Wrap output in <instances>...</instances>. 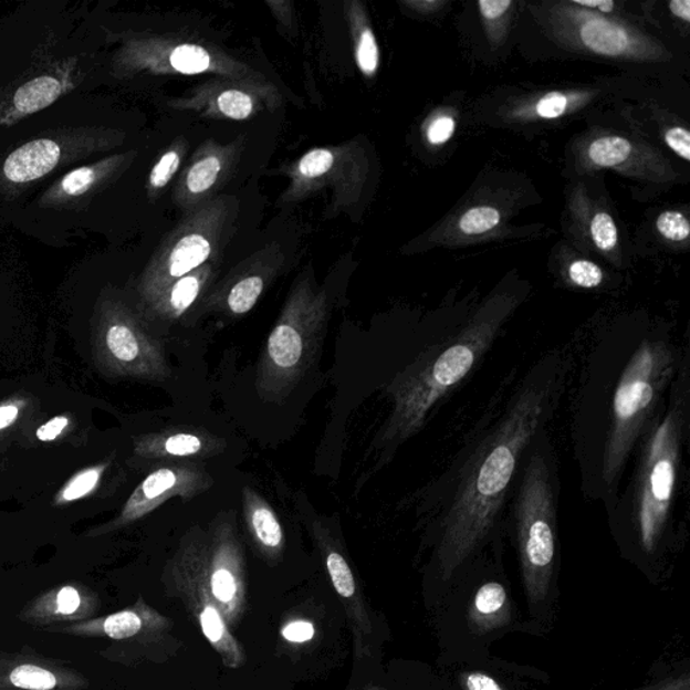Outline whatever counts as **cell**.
<instances>
[{
    "label": "cell",
    "instance_id": "cell-1",
    "mask_svg": "<svg viewBox=\"0 0 690 690\" xmlns=\"http://www.w3.org/2000/svg\"><path fill=\"white\" fill-rule=\"evenodd\" d=\"M569 362L542 357L496 422L464 449V458L439 480L435 503L437 571L449 582L474 554L499 539L523 456L550 427L565 386Z\"/></svg>",
    "mask_w": 690,
    "mask_h": 690
},
{
    "label": "cell",
    "instance_id": "cell-2",
    "mask_svg": "<svg viewBox=\"0 0 690 690\" xmlns=\"http://www.w3.org/2000/svg\"><path fill=\"white\" fill-rule=\"evenodd\" d=\"M513 307L509 300L491 302L451 341L425 353L387 387L393 411L374 441L378 452L375 470L390 463L398 448L424 428L435 406L472 373Z\"/></svg>",
    "mask_w": 690,
    "mask_h": 690
},
{
    "label": "cell",
    "instance_id": "cell-3",
    "mask_svg": "<svg viewBox=\"0 0 690 690\" xmlns=\"http://www.w3.org/2000/svg\"><path fill=\"white\" fill-rule=\"evenodd\" d=\"M689 374L687 351L671 381L669 402L661 406L639 441L631 484L609 513L611 518H625L637 545L650 556L658 552L669 533L679 491L683 448L689 436Z\"/></svg>",
    "mask_w": 690,
    "mask_h": 690
},
{
    "label": "cell",
    "instance_id": "cell-4",
    "mask_svg": "<svg viewBox=\"0 0 690 690\" xmlns=\"http://www.w3.org/2000/svg\"><path fill=\"white\" fill-rule=\"evenodd\" d=\"M680 363L673 343L658 335L644 338L628 357L615 386L603 448L600 480L609 513L619 501L628 460L661 409L663 394L676 378Z\"/></svg>",
    "mask_w": 690,
    "mask_h": 690
},
{
    "label": "cell",
    "instance_id": "cell-5",
    "mask_svg": "<svg viewBox=\"0 0 690 690\" xmlns=\"http://www.w3.org/2000/svg\"><path fill=\"white\" fill-rule=\"evenodd\" d=\"M560 474L547 428L535 437L510 498L509 522L520 554L523 585L533 604L546 599L557 557Z\"/></svg>",
    "mask_w": 690,
    "mask_h": 690
},
{
    "label": "cell",
    "instance_id": "cell-6",
    "mask_svg": "<svg viewBox=\"0 0 690 690\" xmlns=\"http://www.w3.org/2000/svg\"><path fill=\"white\" fill-rule=\"evenodd\" d=\"M325 338L324 314L294 306L275 324L259 357L255 388L266 402H280L311 373Z\"/></svg>",
    "mask_w": 690,
    "mask_h": 690
},
{
    "label": "cell",
    "instance_id": "cell-7",
    "mask_svg": "<svg viewBox=\"0 0 690 690\" xmlns=\"http://www.w3.org/2000/svg\"><path fill=\"white\" fill-rule=\"evenodd\" d=\"M164 582L166 593L182 602L224 667L243 668L248 655L226 624L209 587L201 529L185 535L175 556L166 565Z\"/></svg>",
    "mask_w": 690,
    "mask_h": 690
},
{
    "label": "cell",
    "instance_id": "cell-8",
    "mask_svg": "<svg viewBox=\"0 0 690 690\" xmlns=\"http://www.w3.org/2000/svg\"><path fill=\"white\" fill-rule=\"evenodd\" d=\"M96 363L114 377L164 384L171 378L165 347L156 335L125 307L106 302L94 330Z\"/></svg>",
    "mask_w": 690,
    "mask_h": 690
},
{
    "label": "cell",
    "instance_id": "cell-9",
    "mask_svg": "<svg viewBox=\"0 0 690 690\" xmlns=\"http://www.w3.org/2000/svg\"><path fill=\"white\" fill-rule=\"evenodd\" d=\"M202 542L213 600L228 627L237 628L248 611V573L236 518H216L207 532L202 530Z\"/></svg>",
    "mask_w": 690,
    "mask_h": 690
},
{
    "label": "cell",
    "instance_id": "cell-10",
    "mask_svg": "<svg viewBox=\"0 0 690 690\" xmlns=\"http://www.w3.org/2000/svg\"><path fill=\"white\" fill-rule=\"evenodd\" d=\"M213 483L206 468L194 461H172L159 467L138 485L121 515L104 532L132 525L170 499L190 501L211 490Z\"/></svg>",
    "mask_w": 690,
    "mask_h": 690
},
{
    "label": "cell",
    "instance_id": "cell-11",
    "mask_svg": "<svg viewBox=\"0 0 690 690\" xmlns=\"http://www.w3.org/2000/svg\"><path fill=\"white\" fill-rule=\"evenodd\" d=\"M312 532L320 553H322L332 585H334L337 596L341 597L344 611L347 614L351 632L354 637L355 656L359 659L372 657L369 639L373 637L374 627L365 595H363L359 583L356 581L355 573L345 558L341 546L322 522L312 523Z\"/></svg>",
    "mask_w": 690,
    "mask_h": 690
},
{
    "label": "cell",
    "instance_id": "cell-12",
    "mask_svg": "<svg viewBox=\"0 0 690 690\" xmlns=\"http://www.w3.org/2000/svg\"><path fill=\"white\" fill-rule=\"evenodd\" d=\"M172 628V621L158 613L144 597L122 611L79 621V624L54 626L45 631L65 634L77 638H103L115 642L147 644L164 637Z\"/></svg>",
    "mask_w": 690,
    "mask_h": 690
},
{
    "label": "cell",
    "instance_id": "cell-13",
    "mask_svg": "<svg viewBox=\"0 0 690 690\" xmlns=\"http://www.w3.org/2000/svg\"><path fill=\"white\" fill-rule=\"evenodd\" d=\"M90 681L79 670L34 652L0 655V690H85Z\"/></svg>",
    "mask_w": 690,
    "mask_h": 690
},
{
    "label": "cell",
    "instance_id": "cell-14",
    "mask_svg": "<svg viewBox=\"0 0 690 690\" xmlns=\"http://www.w3.org/2000/svg\"><path fill=\"white\" fill-rule=\"evenodd\" d=\"M102 599L82 584H64L46 590L21 609L23 624L46 630L49 627L79 624L101 613Z\"/></svg>",
    "mask_w": 690,
    "mask_h": 690
},
{
    "label": "cell",
    "instance_id": "cell-15",
    "mask_svg": "<svg viewBox=\"0 0 690 690\" xmlns=\"http://www.w3.org/2000/svg\"><path fill=\"white\" fill-rule=\"evenodd\" d=\"M223 437L199 427H172L140 437L138 456L149 460L212 459L226 451Z\"/></svg>",
    "mask_w": 690,
    "mask_h": 690
},
{
    "label": "cell",
    "instance_id": "cell-16",
    "mask_svg": "<svg viewBox=\"0 0 690 690\" xmlns=\"http://www.w3.org/2000/svg\"><path fill=\"white\" fill-rule=\"evenodd\" d=\"M242 495L243 515L252 544L269 564H279L285 552V533L279 516L266 499L250 487H244Z\"/></svg>",
    "mask_w": 690,
    "mask_h": 690
},
{
    "label": "cell",
    "instance_id": "cell-17",
    "mask_svg": "<svg viewBox=\"0 0 690 690\" xmlns=\"http://www.w3.org/2000/svg\"><path fill=\"white\" fill-rule=\"evenodd\" d=\"M63 159V149L53 139H35L18 147L3 164V176L12 184H29L52 172Z\"/></svg>",
    "mask_w": 690,
    "mask_h": 690
},
{
    "label": "cell",
    "instance_id": "cell-18",
    "mask_svg": "<svg viewBox=\"0 0 690 690\" xmlns=\"http://www.w3.org/2000/svg\"><path fill=\"white\" fill-rule=\"evenodd\" d=\"M577 33L583 45L596 54L620 58L636 55L639 52L636 36L621 24L603 20L600 17H583Z\"/></svg>",
    "mask_w": 690,
    "mask_h": 690
},
{
    "label": "cell",
    "instance_id": "cell-19",
    "mask_svg": "<svg viewBox=\"0 0 690 690\" xmlns=\"http://www.w3.org/2000/svg\"><path fill=\"white\" fill-rule=\"evenodd\" d=\"M511 606L506 587L499 582L480 585L468 608V624L477 634H487L508 626Z\"/></svg>",
    "mask_w": 690,
    "mask_h": 690
},
{
    "label": "cell",
    "instance_id": "cell-20",
    "mask_svg": "<svg viewBox=\"0 0 690 690\" xmlns=\"http://www.w3.org/2000/svg\"><path fill=\"white\" fill-rule=\"evenodd\" d=\"M64 92H66V85L63 79L40 76L30 80L12 96L9 109L2 118L4 125H10L12 122L51 106Z\"/></svg>",
    "mask_w": 690,
    "mask_h": 690
},
{
    "label": "cell",
    "instance_id": "cell-21",
    "mask_svg": "<svg viewBox=\"0 0 690 690\" xmlns=\"http://www.w3.org/2000/svg\"><path fill=\"white\" fill-rule=\"evenodd\" d=\"M104 166L106 164L83 166V168L67 172L43 196L42 205H63L65 201L85 196L101 180L104 175Z\"/></svg>",
    "mask_w": 690,
    "mask_h": 690
},
{
    "label": "cell",
    "instance_id": "cell-22",
    "mask_svg": "<svg viewBox=\"0 0 690 690\" xmlns=\"http://www.w3.org/2000/svg\"><path fill=\"white\" fill-rule=\"evenodd\" d=\"M211 254V244L200 236L185 237L178 242L170 255L169 274L181 279L189 271L199 268Z\"/></svg>",
    "mask_w": 690,
    "mask_h": 690
},
{
    "label": "cell",
    "instance_id": "cell-23",
    "mask_svg": "<svg viewBox=\"0 0 690 690\" xmlns=\"http://www.w3.org/2000/svg\"><path fill=\"white\" fill-rule=\"evenodd\" d=\"M632 146L630 142L620 137H606L594 142L589 146L588 157L590 163L600 168H614L626 163L630 157Z\"/></svg>",
    "mask_w": 690,
    "mask_h": 690
},
{
    "label": "cell",
    "instance_id": "cell-24",
    "mask_svg": "<svg viewBox=\"0 0 690 690\" xmlns=\"http://www.w3.org/2000/svg\"><path fill=\"white\" fill-rule=\"evenodd\" d=\"M264 283L261 276H248L239 281L236 286L228 293L227 306L233 316H242L249 313L255 306L257 301L261 297Z\"/></svg>",
    "mask_w": 690,
    "mask_h": 690
},
{
    "label": "cell",
    "instance_id": "cell-25",
    "mask_svg": "<svg viewBox=\"0 0 690 690\" xmlns=\"http://www.w3.org/2000/svg\"><path fill=\"white\" fill-rule=\"evenodd\" d=\"M200 288V281L196 276H184L177 281L171 288L168 301H166V316L180 318L199 297Z\"/></svg>",
    "mask_w": 690,
    "mask_h": 690
},
{
    "label": "cell",
    "instance_id": "cell-26",
    "mask_svg": "<svg viewBox=\"0 0 690 690\" xmlns=\"http://www.w3.org/2000/svg\"><path fill=\"white\" fill-rule=\"evenodd\" d=\"M170 64L175 70L187 75H195L208 70L211 64L206 49L196 45L178 46L170 55Z\"/></svg>",
    "mask_w": 690,
    "mask_h": 690
},
{
    "label": "cell",
    "instance_id": "cell-27",
    "mask_svg": "<svg viewBox=\"0 0 690 690\" xmlns=\"http://www.w3.org/2000/svg\"><path fill=\"white\" fill-rule=\"evenodd\" d=\"M501 223V213L496 208L477 207L467 211L459 221L460 231L466 236H480Z\"/></svg>",
    "mask_w": 690,
    "mask_h": 690
},
{
    "label": "cell",
    "instance_id": "cell-28",
    "mask_svg": "<svg viewBox=\"0 0 690 690\" xmlns=\"http://www.w3.org/2000/svg\"><path fill=\"white\" fill-rule=\"evenodd\" d=\"M218 158L209 157L197 163L188 175V188L192 194H202L211 188L220 171Z\"/></svg>",
    "mask_w": 690,
    "mask_h": 690
},
{
    "label": "cell",
    "instance_id": "cell-29",
    "mask_svg": "<svg viewBox=\"0 0 690 690\" xmlns=\"http://www.w3.org/2000/svg\"><path fill=\"white\" fill-rule=\"evenodd\" d=\"M590 236L603 251H611L618 245V228L608 213H597L590 221Z\"/></svg>",
    "mask_w": 690,
    "mask_h": 690
},
{
    "label": "cell",
    "instance_id": "cell-30",
    "mask_svg": "<svg viewBox=\"0 0 690 690\" xmlns=\"http://www.w3.org/2000/svg\"><path fill=\"white\" fill-rule=\"evenodd\" d=\"M658 232L671 242H682L690 233V224L686 216L677 211H668L658 216Z\"/></svg>",
    "mask_w": 690,
    "mask_h": 690
},
{
    "label": "cell",
    "instance_id": "cell-31",
    "mask_svg": "<svg viewBox=\"0 0 690 690\" xmlns=\"http://www.w3.org/2000/svg\"><path fill=\"white\" fill-rule=\"evenodd\" d=\"M221 113L228 118L243 121L252 113V101L249 95L239 91H226L218 98Z\"/></svg>",
    "mask_w": 690,
    "mask_h": 690
},
{
    "label": "cell",
    "instance_id": "cell-32",
    "mask_svg": "<svg viewBox=\"0 0 690 690\" xmlns=\"http://www.w3.org/2000/svg\"><path fill=\"white\" fill-rule=\"evenodd\" d=\"M103 468H92V470L79 473L70 484L65 487L61 492V501L72 502L77 499L88 495L91 491L95 490V487L101 480Z\"/></svg>",
    "mask_w": 690,
    "mask_h": 690
},
{
    "label": "cell",
    "instance_id": "cell-33",
    "mask_svg": "<svg viewBox=\"0 0 690 690\" xmlns=\"http://www.w3.org/2000/svg\"><path fill=\"white\" fill-rule=\"evenodd\" d=\"M568 274L572 283L583 289L600 286L604 280L603 270L596 263L585 261V259H578V261L573 262Z\"/></svg>",
    "mask_w": 690,
    "mask_h": 690
},
{
    "label": "cell",
    "instance_id": "cell-34",
    "mask_svg": "<svg viewBox=\"0 0 690 690\" xmlns=\"http://www.w3.org/2000/svg\"><path fill=\"white\" fill-rule=\"evenodd\" d=\"M357 63L366 75H373L379 64V51L377 41L372 30H366L362 34L359 46H357Z\"/></svg>",
    "mask_w": 690,
    "mask_h": 690
},
{
    "label": "cell",
    "instance_id": "cell-35",
    "mask_svg": "<svg viewBox=\"0 0 690 690\" xmlns=\"http://www.w3.org/2000/svg\"><path fill=\"white\" fill-rule=\"evenodd\" d=\"M334 165V156L332 153L324 149L313 150L306 154L300 163V171L305 177H318L328 171Z\"/></svg>",
    "mask_w": 690,
    "mask_h": 690
},
{
    "label": "cell",
    "instance_id": "cell-36",
    "mask_svg": "<svg viewBox=\"0 0 690 690\" xmlns=\"http://www.w3.org/2000/svg\"><path fill=\"white\" fill-rule=\"evenodd\" d=\"M281 636L286 642L306 644L316 636V627L306 619H293L281 628Z\"/></svg>",
    "mask_w": 690,
    "mask_h": 690
},
{
    "label": "cell",
    "instance_id": "cell-37",
    "mask_svg": "<svg viewBox=\"0 0 690 690\" xmlns=\"http://www.w3.org/2000/svg\"><path fill=\"white\" fill-rule=\"evenodd\" d=\"M569 98L564 94H560V92H552V94L546 95L540 103L535 111L541 116V118L545 119H556L560 116L565 114V111L568 109Z\"/></svg>",
    "mask_w": 690,
    "mask_h": 690
},
{
    "label": "cell",
    "instance_id": "cell-38",
    "mask_svg": "<svg viewBox=\"0 0 690 690\" xmlns=\"http://www.w3.org/2000/svg\"><path fill=\"white\" fill-rule=\"evenodd\" d=\"M178 165H180V158H178L177 153L170 151L165 154L161 161H159L151 171L150 182L153 187H165V185L171 180L172 175H175L178 169Z\"/></svg>",
    "mask_w": 690,
    "mask_h": 690
},
{
    "label": "cell",
    "instance_id": "cell-39",
    "mask_svg": "<svg viewBox=\"0 0 690 690\" xmlns=\"http://www.w3.org/2000/svg\"><path fill=\"white\" fill-rule=\"evenodd\" d=\"M460 686L464 690H504L494 677L480 671H466L460 675Z\"/></svg>",
    "mask_w": 690,
    "mask_h": 690
},
{
    "label": "cell",
    "instance_id": "cell-40",
    "mask_svg": "<svg viewBox=\"0 0 690 690\" xmlns=\"http://www.w3.org/2000/svg\"><path fill=\"white\" fill-rule=\"evenodd\" d=\"M665 142L677 156L690 161V134L687 128L673 127L665 134Z\"/></svg>",
    "mask_w": 690,
    "mask_h": 690
},
{
    "label": "cell",
    "instance_id": "cell-41",
    "mask_svg": "<svg viewBox=\"0 0 690 690\" xmlns=\"http://www.w3.org/2000/svg\"><path fill=\"white\" fill-rule=\"evenodd\" d=\"M456 123L451 116H440L428 128V139L431 145H442L452 138Z\"/></svg>",
    "mask_w": 690,
    "mask_h": 690
},
{
    "label": "cell",
    "instance_id": "cell-42",
    "mask_svg": "<svg viewBox=\"0 0 690 690\" xmlns=\"http://www.w3.org/2000/svg\"><path fill=\"white\" fill-rule=\"evenodd\" d=\"M513 6L511 0H482L479 2L480 14L484 21H495L506 15L509 9Z\"/></svg>",
    "mask_w": 690,
    "mask_h": 690
},
{
    "label": "cell",
    "instance_id": "cell-43",
    "mask_svg": "<svg viewBox=\"0 0 690 690\" xmlns=\"http://www.w3.org/2000/svg\"><path fill=\"white\" fill-rule=\"evenodd\" d=\"M70 420L66 417H55L52 421L42 425V427L36 430V439L41 441H52L58 439V437L63 433V430L67 427Z\"/></svg>",
    "mask_w": 690,
    "mask_h": 690
},
{
    "label": "cell",
    "instance_id": "cell-44",
    "mask_svg": "<svg viewBox=\"0 0 690 690\" xmlns=\"http://www.w3.org/2000/svg\"><path fill=\"white\" fill-rule=\"evenodd\" d=\"M642 690H690V680L688 675H682L677 677V679H671L659 683V686L642 689Z\"/></svg>",
    "mask_w": 690,
    "mask_h": 690
},
{
    "label": "cell",
    "instance_id": "cell-45",
    "mask_svg": "<svg viewBox=\"0 0 690 690\" xmlns=\"http://www.w3.org/2000/svg\"><path fill=\"white\" fill-rule=\"evenodd\" d=\"M669 9L671 14L680 18L683 22H690V0H671Z\"/></svg>",
    "mask_w": 690,
    "mask_h": 690
},
{
    "label": "cell",
    "instance_id": "cell-46",
    "mask_svg": "<svg viewBox=\"0 0 690 690\" xmlns=\"http://www.w3.org/2000/svg\"><path fill=\"white\" fill-rule=\"evenodd\" d=\"M20 408L17 405L0 406V430L9 428L17 420Z\"/></svg>",
    "mask_w": 690,
    "mask_h": 690
},
{
    "label": "cell",
    "instance_id": "cell-47",
    "mask_svg": "<svg viewBox=\"0 0 690 690\" xmlns=\"http://www.w3.org/2000/svg\"><path fill=\"white\" fill-rule=\"evenodd\" d=\"M576 6L588 9H599L602 12H611L615 9L613 0H600V2H587V0H576Z\"/></svg>",
    "mask_w": 690,
    "mask_h": 690
},
{
    "label": "cell",
    "instance_id": "cell-48",
    "mask_svg": "<svg viewBox=\"0 0 690 690\" xmlns=\"http://www.w3.org/2000/svg\"><path fill=\"white\" fill-rule=\"evenodd\" d=\"M365 690H385V689L380 687L369 686Z\"/></svg>",
    "mask_w": 690,
    "mask_h": 690
}]
</instances>
